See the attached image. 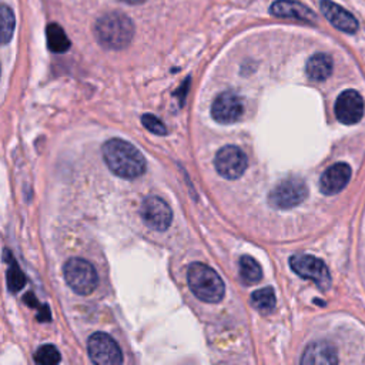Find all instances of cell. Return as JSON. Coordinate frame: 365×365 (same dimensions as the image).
I'll return each mask as SVG.
<instances>
[{"mask_svg":"<svg viewBox=\"0 0 365 365\" xmlns=\"http://www.w3.org/2000/svg\"><path fill=\"white\" fill-rule=\"evenodd\" d=\"M364 116L362 96L355 90L342 92L335 102V117L339 123L351 126L358 123Z\"/></svg>","mask_w":365,"mask_h":365,"instance_id":"8fae6325","label":"cell"},{"mask_svg":"<svg viewBox=\"0 0 365 365\" xmlns=\"http://www.w3.org/2000/svg\"><path fill=\"white\" fill-rule=\"evenodd\" d=\"M271 15L281 19H293L298 22L312 23L315 22V13L307 6L294 2V0H277L271 5Z\"/></svg>","mask_w":365,"mask_h":365,"instance_id":"5bb4252c","label":"cell"},{"mask_svg":"<svg viewBox=\"0 0 365 365\" xmlns=\"http://www.w3.org/2000/svg\"><path fill=\"white\" fill-rule=\"evenodd\" d=\"M141 123L153 134H157V136H165L167 134V129H165L164 123L160 119H157L156 116H153V114H148V113L143 114Z\"/></svg>","mask_w":365,"mask_h":365,"instance_id":"cb8c5ba5","label":"cell"},{"mask_svg":"<svg viewBox=\"0 0 365 365\" xmlns=\"http://www.w3.org/2000/svg\"><path fill=\"white\" fill-rule=\"evenodd\" d=\"M5 261H8L9 268H8V276H6V281H8V288L11 293H19L28 283V278L25 276V273L22 271V268L19 267L18 261L15 260L13 254L9 250H5Z\"/></svg>","mask_w":365,"mask_h":365,"instance_id":"e0dca14e","label":"cell"},{"mask_svg":"<svg viewBox=\"0 0 365 365\" xmlns=\"http://www.w3.org/2000/svg\"><path fill=\"white\" fill-rule=\"evenodd\" d=\"M16 19L11 8L0 5V45H6L12 40L15 33Z\"/></svg>","mask_w":365,"mask_h":365,"instance_id":"44dd1931","label":"cell"},{"mask_svg":"<svg viewBox=\"0 0 365 365\" xmlns=\"http://www.w3.org/2000/svg\"><path fill=\"white\" fill-rule=\"evenodd\" d=\"M320 9L325 19L338 31L345 33H355L358 31L356 19L348 11L331 2V0H321Z\"/></svg>","mask_w":365,"mask_h":365,"instance_id":"4fadbf2b","label":"cell"},{"mask_svg":"<svg viewBox=\"0 0 365 365\" xmlns=\"http://www.w3.org/2000/svg\"><path fill=\"white\" fill-rule=\"evenodd\" d=\"M189 287L193 294L205 303H220L224 297V283L220 276L203 263H195L187 271Z\"/></svg>","mask_w":365,"mask_h":365,"instance_id":"3957f363","label":"cell"},{"mask_svg":"<svg viewBox=\"0 0 365 365\" xmlns=\"http://www.w3.org/2000/svg\"><path fill=\"white\" fill-rule=\"evenodd\" d=\"M94 36L104 49L123 50L134 38V25L124 13L109 12L97 19L94 25Z\"/></svg>","mask_w":365,"mask_h":365,"instance_id":"7a4b0ae2","label":"cell"},{"mask_svg":"<svg viewBox=\"0 0 365 365\" xmlns=\"http://www.w3.org/2000/svg\"><path fill=\"white\" fill-rule=\"evenodd\" d=\"M219 174L227 180L240 178L247 170L249 160L246 153L236 146L223 147L214 160Z\"/></svg>","mask_w":365,"mask_h":365,"instance_id":"ba28073f","label":"cell"},{"mask_svg":"<svg viewBox=\"0 0 365 365\" xmlns=\"http://www.w3.org/2000/svg\"><path fill=\"white\" fill-rule=\"evenodd\" d=\"M102 154L109 170L117 177L133 180L146 173L144 156L131 143L121 138H110L102 147Z\"/></svg>","mask_w":365,"mask_h":365,"instance_id":"6da1fadb","label":"cell"},{"mask_svg":"<svg viewBox=\"0 0 365 365\" xmlns=\"http://www.w3.org/2000/svg\"><path fill=\"white\" fill-rule=\"evenodd\" d=\"M351 178V167L347 163H337L328 167L320 180V190L322 195L332 196L342 192Z\"/></svg>","mask_w":365,"mask_h":365,"instance_id":"7c38bea8","label":"cell"},{"mask_svg":"<svg viewBox=\"0 0 365 365\" xmlns=\"http://www.w3.org/2000/svg\"><path fill=\"white\" fill-rule=\"evenodd\" d=\"M244 114L243 99L234 92H224L219 94L212 106V116L217 123L233 124Z\"/></svg>","mask_w":365,"mask_h":365,"instance_id":"30bf717a","label":"cell"},{"mask_svg":"<svg viewBox=\"0 0 365 365\" xmlns=\"http://www.w3.org/2000/svg\"><path fill=\"white\" fill-rule=\"evenodd\" d=\"M23 301H25L31 308H33V310L38 311L36 318H38L39 322H50V321H52V312H50L49 305L42 304V303L36 298V295H35L33 293L25 294Z\"/></svg>","mask_w":365,"mask_h":365,"instance_id":"603a6c76","label":"cell"},{"mask_svg":"<svg viewBox=\"0 0 365 365\" xmlns=\"http://www.w3.org/2000/svg\"><path fill=\"white\" fill-rule=\"evenodd\" d=\"M305 72L311 80L324 82L332 73V59L325 53H317L307 62Z\"/></svg>","mask_w":365,"mask_h":365,"instance_id":"2e32d148","label":"cell"},{"mask_svg":"<svg viewBox=\"0 0 365 365\" xmlns=\"http://www.w3.org/2000/svg\"><path fill=\"white\" fill-rule=\"evenodd\" d=\"M290 266L301 278L314 281L320 290H328L331 285L329 270L325 263L310 254H297L291 257Z\"/></svg>","mask_w":365,"mask_h":365,"instance_id":"8992f818","label":"cell"},{"mask_svg":"<svg viewBox=\"0 0 365 365\" xmlns=\"http://www.w3.org/2000/svg\"><path fill=\"white\" fill-rule=\"evenodd\" d=\"M62 361V355L55 345L46 344L38 348L35 354V362L39 365H58Z\"/></svg>","mask_w":365,"mask_h":365,"instance_id":"7402d4cb","label":"cell"},{"mask_svg":"<svg viewBox=\"0 0 365 365\" xmlns=\"http://www.w3.org/2000/svg\"><path fill=\"white\" fill-rule=\"evenodd\" d=\"M48 46L49 50L53 53H66L70 49V40L66 36L62 26L56 23H50L46 29Z\"/></svg>","mask_w":365,"mask_h":365,"instance_id":"ac0fdd59","label":"cell"},{"mask_svg":"<svg viewBox=\"0 0 365 365\" xmlns=\"http://www.w3.org/2000/svg\"><path fill=\"white\" fill-rule=\"evenodd\" d=\"M335 362H338L335 349L324 341L310 344L301 356V364L304 365H331Z\"/></svg>","mask_w":365,"mask_h":365,"instance_id":"9a60e30c","label":"cell"},{"mask_svg":"<svg viewBox=\"0 0 365 365\" xmlns=\"http://www.w3.org/2000/svg\"><path fill=\"white\" fill-rule=\"evenodd\" d=\"M63 276L66 284L79 295H89L99 285L96 267L85 258H70L63 267Z\"/></svg>","mask_w":365,"mask_h":365,"instance_id":"277c9868","label":"cell"},{"mask_svg":"<svg viewBox=\"0 0 365 365\" xmlns=\"http://www.w3.org/2000/svg\"><path fill=\"white\" fill-rule=\"evenodd\" d=\"M253 307L261 314H270L276 308V293L271 287H264L253 293Z\"/></svg>","mask_w":365,"mask_h":365,"instance_id":"ffe728a7","label":"cell"},{"mask_svg":"<svg viewBox=\"0 0 365 365\" xmlns=\"http://www.w3.org/2000/svg\"><path fill=\"white\" fill-rule=\"evenodd\" d=\"M89 356L96 365H120L123 354L119 344L106 332H94L87 341Z\"/></svg>","mask_w":365,"mask_h":365,"instance_id":"52a82bcc","label":"cell"},{"mask_svg":"<svg viewBox=\"0 0 365 365\" xmlns=\"http://www.w3.org/2000/svg\"><path fill=\"white\" fill-rule=\"evenodd\" d=\"M140 216L144 224L156 231H164L173 222V212L170 206L160 197H146L140 207Z\"/></svg>","mask_w":365,"mask_h":365,"instance_id":"9c48e42d","label":"cell"},{"mask_svg":"<svg viewBox=\"0 0 365 365\" xmlns=\"http://www.w3.org/2000/svg\"><path fill=\"white\" fill-rule=\"evenodd\" d=\"M307 196L308 189L305 182L297 177H290L273 189L268 202L274 209L290 210L300 206Z\"/></svg>","mask_w":365,"mask_h":365,"instance_id":"5b68a950","label":"cell"},{"mask_svg":"<svg viewBox=\"0 0 365 365\" xmlns=\"http://www.w3.org/2000/svg\"><path fill=\"white\" fill-rule=\"evenodd\" d=\"M120 2L129 4V5H140V4L144 2V0H120Z\"/></svg>","mask_w":365,"mask_h":365,"instance_id":"d4e9b609","label":"cell"},{"mask_svg":"<svg viewBox=\"0 0 365 365\" xmlns=\"http://www.w3.org/2000/svg\"><path fill=\"white\" fill-rule=\"evenodd\" d=\"M240 277L249 285L258 284L263 278L261 266L251 256H243L240 258Z\"/></svg>","mask_w":365,"mask_h":365,"instance_id":"d6986e66","label":"cell"}]
</instances>
